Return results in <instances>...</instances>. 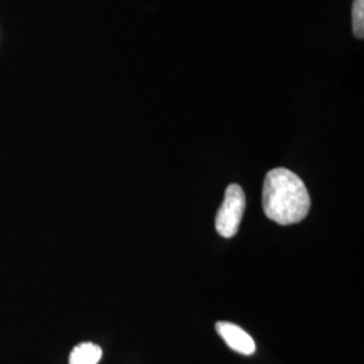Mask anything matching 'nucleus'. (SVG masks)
<instances>
[{
	"instance_id": "1",
	"label": "nucleus",
	"mask_w": 364,
	"mask_h": 364,
	"mask_svg": "<svg viewBox=\"0 0 364 364\" xmlns=\"http://www.w3.org/2000/svg\"><path fill=\"white\" fill-rule=\"evenodd\" d=\"M262 205L266 216L281 225L304 220L311 209V197L304 181L285 168L270 170L263 182Z\"/></svg>"
},
{
	"instance_id": "2",
	"label": "nucleus",
	"mask_w": 364,
	"mask_h": 364,
	"mask_svg": "<svg viewBox=\"0 0 364 364\" xmlns=\"http://www.w3.org/2000/svg\"><path fill=\"white\" fill-rule=\"evenodd\" d=\"M246 209V195L243 189L231 183L225 189L224 200L216 215V231L223 237H232L237 232Z\"/></svg>"
},
{
	"instance_id": "3",
	"label": "nucleus",
	"mask_w": 364,
	"mask_h": 364,
	"mask_svg": "<svg viewBox=\"0 0 364 364\" xmlns=\"http://www.w3.org/2000/svg\"><path fill=\"white\" fill-rule=\"evenodd\" d=\"M216 331L227 346L242 355H252L255 352V341L245 329L235 326L232 323L220 321L216 324Z\"/></svg>"
},
{
	"instance_id": "4",
	"label": "nucleus",
	"mask_w": 364,
	"mask_h": 364,
	"mask_svg": "<svg viewBox=\"0 0 364 364\" xmlns=\"http://www.w3.org/2000/svg\"><path fill=\"white\" fill-rule=\"evenodd\" d=\"M103 351L93 343H81L73 348L69 356V364H97Z\"/></svg>"
},
{
	"instance_id": "5",
	"label": "nucleus",
	"mask_w": 364,
	"mask_h": 364,
	"mask_svg": "<svg viewBox=\"0 0 364 364\" xmlns=\"http://www.w3.org/2000/svg\"><path fill=\"white\" fill-rule=\"evenodd\" d=\"M352 30L356 38H364V0H353Z\"/></svg>"
}]
</instances>
